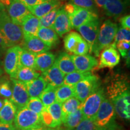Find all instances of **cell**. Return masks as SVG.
Listing matches in <instances>:
<instances>
[{"instance_id":"1","label":"cell","mask_w":130,"mask_h":130,"mask_svg":"<svg viewBox=\"0 0 130 130\" xmlns=\"http://www.w3.org/2000/svg\"><path fill=\"white\" fill-rule=\"evenodd\" d=\"M0 34L7 48L19 45L23 42L21 27L13 22L3 4L0 6Z\"/></svg>"},{"instance_id":"2","label":"cell","mask_w":130,"mask_h":130,"mask_svg":"<svg viewBox=\"0 0 130 130\" xmlns=\"http://www.w3.org/2000/svg\"><path fill=\"white\" fill-rule=\"evenodd\" d=\"M116 117L113 103L110 99L105 98L93 119L96 129H116Z\"/></svg>"},{"instance_id":"3","label":"cell","mask_w":130,"mask_h":130,"mask_svg":"<svg viewBox=\"0 0 130 130\" xmlns=\"http://www.w3.org/2000/svg\"><path fill=\"white\" fill-rule=\"evenodd\" d=\"M118 29V25L113 21L110 19L104 21L99 30L92 53L98 57L104 49L113 44Z\"/></svg>"},{"instance_id":"4","label":"cell","mask_w":130,"mask_h":130,"mask_svg":"<svg viewBox=\"0 0 130 130\" xmlns=\"http://www.w3.org/2000/svg\"><path fill=\"white\" fill-rule=\"evenodd\" d=\"M13 123L17 130H31L43 126L39 115L26 107L17 110Z\"/></svg>"},{"instance_id":"5","label":"cell","mask_w":130,"mask_h":130,"mask_svg":"<svg viewBox=\"0 0 130 130\" xmlns=\"http://www.w3.org/2000/svg\"><path fill=\"white\" fill-rule=\"evenodd\" d=\"M106 98L104 89L100 87L83 102L81 108L84 118L93 119L102 102Z\"/></svg>"},{"instance_id":"6","label":"cell","mask_w":130,"mask_h":130,"mask_svg":"<svg viewBox=\"0 0 130 130\" xmlns=\"http://www.w3.org/2000/svg\"><path fill=\"white\" fill-rule=\"evenodd\" d=\"M101 87L98 77L91 74L79 81L74 86V97L83 103L89 96Z\"/></svg>"},{"instance_id":"7","label":"cell","mask_w":130,"mask_h":130,"mask_svg":"<svg viewBox=\"0 0 130 130\" xmlns=\"http://www.w3.org/2000/svg\"><path fill=\"white\" fill-rule=\"evenodd\" d=\"M100 24L99 18H97L86 22L77 28L81 37L87 42L90 53H92L96 40L98 34L100 30Z\"/></svg>"},{"instance_id":"8","label":"cell","mask_w":130,"mask_h":130,"mask_svg":"<svg viewBox=\"0 0 130 130\" xmlns=\"http://www.w3.org/2000/svg\"><path fill=\"white\" fill-rule=\"evenodd\" d=\"M21 49L22 47L20 45H14L9 47L6 51L3 66L5 72L9 75L11 78L14 77L19 68V55Z\"/></svg>"},{"instance_id":"9","label":"cell","mask_w":130,"mask_h":130,"mask_svg":"<svg viewBox=\"0 0 130 130\" xmlns=\"http://www.w3.org/2000/svg\"><path fill=\"white\" fill-rule=\"evenodd\" d=\"M11 81L13 85L12 95L9 100L15 105L17 110L25 107L30 98L25 83L13 78H11Z\"/></svg>"},{"instance_id":"10","label":"cell","mask_w":130,"mask_h":130,"mask_svg":"<svg viewBox=\"0 0 130 130\" xmlns=\"http://www.w3.org/2000/svg\"><path fill=\"white\" fill-rule=\"evenodd\" d=\"M100 61L97 66V69L102 68H113L120 62V54L117 50L116 44L113 43L107 48L104 49L100 53Z\"/></svg>"},{"instance_id":"11","label":"cell","mask_w":130,"mask_h":130,"mask_svg":"<svg viewBox=\"0 0 130 130\" xmlns=\"http://www.w3.org/2000/svg\"><path fill=\"white\" fill-rule=\"evenodd\" d=\"M7 13L13 22L19 26L26 16L31 13L27 6L20 0H10Z\"/></svg>"},{"instance_id":"12","label":"cell","mask_w":130,"mask_h":130,"mask_svg":"<svg viewBox=\"0 0 130 130\" xmlns=\"http://www.w3.org/2000/svg\"><path fill=\"white\" fill-rule=\"evenodd\" d=\"M111 101L113 103L116 115L126 120L130 118V92H125L121 95L113 98Z\"/></svg>"},{"instance_id":"13","label":"cell","mask_w":130,"mask_h":130,"mask_svg":"<svg viewBox=\"0 0 130 130\" xmlns=\"http://www.w3.org/2000/svg\"><path fill=\"white\" fill-rule=\"evenodd\" d=\"M107 94L110 100L129 91V81L123 76L116 75L109 82L107 87Z\"/></svg>"},{"instance_id":"14","label":"cell","mask_w":130,"mask_h":130,"mask_svg":"<svg viewBox=\"0 0 130 130\" xmlns=\"http://www.w3.org/2000/svg\"><path fill=\"white\" fill-rule=\"evenodd\" d=\"M76 70L81 72H90L94 68H96L98 64V61L95 57L89 54L78 56H71Z\"/></svg>"},{"instance_id":"15","label":"cell","mask_w":130,"mask_h":130,"mask_svg":"<svg viewBox=\"0 0 130 130\" xmlns=\"http://www.w3.org/2000/svg\"><path fill=\"white\" fill-rule=\"evenodd\" d=\"M22 48L37 55L48 51L51 48L45 44L37 36H24Z\"/></svg>"},{"instance_id":"16","label":"cell","mask_w":130,"mask_h":130,"mask_svg":"<svg viewBox=\"0 0 130 130\" xmlns=\"http://www.w3.org/2000/svg\"><path fill=\"white\" fill-rule=\"evenodd\" d=\"M129 0H107L103 9L108 17L118 18L125 12Z\"/></svg>"},{"instance_id":"17","label":"cell","mask_w":130,"mask_h":130,"mask_svg":"<svg viewBox=\"0 0 130 130\" xmlns=\"http://www.w3.org/2000/svg\"><path fill=\"white\" fill-rule=\"evenodd\" d=\"M51 28L60 37L69 32L72 29L69 16L63 10V7L60 10Z\"/></svg>"},{"instance_id":"18","label":"cell","mask_w":130,"mask_h":130,"mask_svg":"<svg viewBox=\"0 0 130 130\" xmlns=\"http://www.w3.org/2000/svg\"><path fill=\"white\" fill-rule=\"evenodd\" d=\"M98 18L97 13L90 10L79 7L77 12L69 16L72 28L77 29L88 21Z\"/></svg>"},{"instance_id":"19","label":"cell","mask_w":130,"mask_h":130,"mask_svg":"<svg viewBox=\"0 0 130 130\" xmlns=\"http://www.w3.org/2000/svg\"><path fill=\"white\" fill-rule=\"evenodd\" d=\"M64 75L54 62L51 68L42 72L41 76L44 78L47 84H50L57 88L63 84Z\"/></svg>"},{"instance_id":"20","label":"cell","mask_w":130,"mask_h":130,"mask_svg":"<svg viewBox=\"0 0 130 130\" xmlns=\"http://www.w3.org/2000/svg\"><path fill=\"white\" fill-rule=\"evenodd\" d=\"M62 4L61 0H48L37 6L27 8L31 13L40 19L55 8L62 7Z\"/></svg>"},{"instance_id":"21","label":"cell","mask_w":130,"mask_h":130,"mask_svg":"<svg viewBox=\"0 0 130 130\" xmlns=\"http://www.w3.org/2000/svg\"><path fill=\"white\" fill-rule=\"evenodd\" d=\"M56 56L53 53L46 51L36 55L35 69L38 72H43L54 64Z\"/></svg>"},{"instance_id":"22","label":"cell","mask_w":130,"mask_h":130,"mask_svg":"<svg viewBox=\"0 0 130 130\" xmlns=\"http://www.w3.org/2000/svg\"><path fill=\"white\" fill-rule=\"evenodd\" d=\"M17 108L9 99H4L2 108L0 109V122L13 124Z\"/></svg>"},{"instance_id":"23","label":"cell","mask_w":130,"mask_h":130,"mask_svg":"<svg viewBox=\"0 0 130 130\" xmlns=\"http://www.w3.org/2000/svg\"><path fill=\"white\" fill-rule=\"evenodd\" d=\"M24 36H36L39 29V19L31 13L24 18L21 25Z\"/></svg>"},{"instance_id":"24","label":"cell","mask_w":130,"mask_h":130,"mask_svg":"<svg viewBox=\"0 0 130 130\" xmlns=\"http://www.w3.org/2000/svg\"><path fill=\"white\" fill-rule=\"evenodd\" d=\"M55 63L64 75L77 71L71 55L65 52H62L58 55L55 60Z\"/></svg>"},{"instance_id":"25","label":"cell","mask_w":130,"mask_h":130,"mask_svg":"<svg viewBox=\"0 0 130 130\" xmlns=\"http://www.w3.org/2000/svg\"><path fill=\"white\" fill-rule=\"evenodd\" d=\"M36 36L50 48L56 46L59 42L58 35L51 28L40 27Z\"/></svg>"},{"instance_id":"26","label":"cell","mask_w":130,"mask_h":130,"mask_svg":"<svg viewBox=\"0 0 130 130\" xmlns=\"http://www.w3.org/2000/svg\"><path fill=\"white\" fill-rule=\"evenodd\" d=\"M25 84L30 97H39L47 86L46 82L41 75Z\"/></svg>"},{"instance_id":"27","label":"cell","mask_w":130,"mask_h":130,"mask_svg":"<svg viewBox=\"0 0 130 130\" xmlns=\"http://www.w3.org/2000/svg\"><path fill=\"white\" fill-rule=\"evenodd\" d=\"M40 76V73L31 68L19 66L17 72L14 75L13 79H17L24 83L33 80Z\"/></svg>"},{"instance_id":"28","label":"cell","mask_w":130,"mask_h":130,"mask_svg":"<svg viewBox=\"0 0 130 130\" xmlns=\"http://www.w3.org/2000/svg\"><path fill=\"white\" fill-rule=\"evenodd\" d=\"M84 119L81 108H79L74 113L66 115L62 119V123L66 130H73Z\"/></svg>"},{"instance_id":"29","label":"cell","mask_w":130,"mask_h":130,"mask_svg":"<svg viewBox=\"0 0 130 130\" xmlns=\"http://www.w3.org/2000/svg\"><path fill=\"white\" fill-rule=\"evenodd\" d=\"M56 87L47 84L44 90L39 96L40 100L45 107H48L56 102Z\"/></svg>"},{"instance_id":"30","label":"cell","mask_w":130,"mask_h":130,"mask_svg":"<svg viewBox=\"0 0 130 130\" xmlns=\"http://www.w3.org/2000/svg\"><path fill=\"white\" fill-rule=\"evenodd\" d=\"M82 37L77 32L71 31L64 37V46L65 50L69 53H74L78 42Z\"/></svg>"},{"instance_id":"31","label":"cell","mask_w":130,"mask_h":130,"mask_svg":"<svg viewBox=\"0 0 130 130\" xmlns=\"http://www.w3.org/2000/svg\"><path fill=\"white\" fill-rule=\"evenodd\" d=\"M82 102L79 101L75 97H72L65 101L61 104V110H62V119L66 115L70 113H74L81 108Z\"/></svg>"},{"instance_id":"32","label":"cell","mask_w":130,"mask_h":130,"mask_svg":"<svg viewBox=\"0 0 130 130\" xmlns=\"http://www.w3.org/2000/svg\"><path fill=\"white\" fill-rule=\"evenodd\" d=\"M74 87L63 84L56 89V101L62 104L65 101L74 97Z\"/></svg>"},{"instance_id":"33","label":"cell","mask_w":130,"mask_h":130,"mask_svg":"<svg viewBox=\"0 0 130 130\" xmlns=\"http://www.w3.org/2000/svg\"><path fill=\"white\" fill-rule=\"evenodd\" d=\"M36 57V55L35 54L22 48L19 55V66L35 69Z\"/></svg>"},{"instance_id":"34","label":"cell","mask_w":130,"mask_h":130,"mask_svg":"<svg viewBox=\"0 0 130 130\" xmlns=\"http://www.w3.org/2000/svg\"><path fill=\"white\" fill-rule=\"evenodd\" d=\"M92 74L90 72H81L79 71H75L64 75L63 84L74 87L79 81L82 80L84 78Z\"/></svg>"},{"instance_id":"35","label":"cell","mask_w":130,"mask_h":130,"mask_svg":"<svg viewBox=\"0 0 130 130\" xmlns=\"http://www.w3.org/2000/svg\"><path fill=\"white\" fill-rule=\"evenodd\" d=\"M53 118L54 121L56 123L57 127L61 126L62 124V110H61V104L58 102H55L50 106L46 107Z\"/></svg>"},{"instance_id":"36","label":"cell","mask_w":130,"mask_h":130,"mask_svg":"<svg viewBox=\"0 0 130 130\" xmlns=\"http://www.w3.org/2000/svg\"><path fill=\"white\" fill-rule=\"evenodd\" d=\"M63 7V6H62ZM62 7L55 8L48 13L45 14L43 17L39 19V27H45V28H51L53 25L56 18L60 10Z\"/></svg>"},{"instance_id":"37","label":"cell","mask_w":130,"mask_h":130,"mask_svg":"<svg viewBox=\"0 0 130 130\" xmlns=\"http://www.w3.org/2000/svg\"><path fill=\"white\" fill-rule=\"evenodd\" d=\"M12 84L10 81H9L7 78H0V96L9 100L12 96Z\"/></svg>"},{"instance_id":"38","label":"cell","mask_w":130,"mask_h":130,"mask_svg":"<svg viewBox=\"0 0 130 130\" xmlns=\"http://www.w3.org/2000/svg\"><path fill=\"white\" fill-rule=\"evenodd\" d=\"M25 107L39 116L42 110L45 108L43 103L39 97H30Z\"/></svg>"},{"instance_id":"39","label":"cell","mask_w":130,"mask_h":130,"mask_svg":"<svg viewBox=\"0 0 130 130\" xmlns=\"http://www.w3.org/2000/svg\"><path fill=\"white\" fill-rule=\"evenodd\" d=\"M69 2L78 7L90 10L95 13L97 11V7L94 0H69Z\"/></svg>"},{"instance_id":"40","label":"cell","mask_w":130,"mask_h":130,"mask_svg":"<svg viewBox=\"0 0 130 130\" xmlns=\"http://www.w3.org/2000/svg\"><path fill=\"white\" fill-rule=\"evenodd\" d=\"M40 117L43 125L50 128H57L56 123H55L53 120V118H52L51 115L49 113L46 107H45L42 110L40 115Z\"/></svg>"},{"instance_id":"41","label":"cell","mask_w":130,"mask_h":130,"mask_svg":"<svg viewBox=\"0 0 130 130\" xmlns=\"http://www.w3.org/2000/svg\"><path fill=\"white\" fill-rule=\"evenodd\" d=\"M127 41L130 42V30L122 27L118 29L113 43L116 44L119 42Z\"/></svg>"},{"instance_id":"42","label":"cell","mask_w":130,"mask_h":130,"mask_svg":"<svg viewBox=\"0 0 130 130\" xmlns=\"http://www.w3.org/2000/svg\"><path fill=\"white\" fill-rule=\"evenodd\" d=\"M73 130H96L93 119L84 118Z\"/></svg>"},{"instance_id":"43","label":"cell","mask_w":130,"mask_h":130,"mask_svg":"<svg viewBox=\"0 0 130 130\" xmlns=\"http://www.w3.org/2000/svg\"><path fill=\"white\" fill-rule=\"evenodd\" d=\"M89 52V48L88 45H87V42L82 38L78 43L74 54L75 55H78V56H82V55L87 54Z\"/></svg>"},{"instance_id":"44","label":"cell","mask_w":130,"mask_h":130,"mask_svg":"<svg viewBox=\"0 0 130 130\" xmlns=\"http://www.w3.org/2000/svg\"><path fill=\"white\" fill-rule=\"evenodd\" d=\"M116 49H118L119 53L123 58H125L128 53L129 52L130 42L121 41L116 43Z\"/></svg>"},{"instance_id":"45","label":"cell","mask_w":130,"mask_h":130,"mask_svg":"<svg viewBox=\"0 0 130 130\" xmlns=\"http://www.w3.org/2000/svg\"><path fill=\"white\" fill-rule=\"evenodd\" d=\"M79 7L75 6L72 3L68 2L64 4V6H63V9L67 13V14L69 16L72 15L75 13L77 12V10L79 9Z\"/></svg>"},{"instance_id":"46","label":"cell","mask_w":130,"mask_h":130,"mask_svg":"<svg viewBox=\"0 0 130 130\" xmlns=\"http://www.w3.org/2000/svg\"><path fill=\"white\" fill-rule=\"evenodd\" d=\"M20 1L27 7H30L37 6L48 0H20Z\"/></svg>"},{"instance_id":"47","label":"cell","mask_w":130,"mask_h":130,"mask_svg":"<svg viewBox=\"0 0 130 130\" xmlns=\"http://www.w3.org/2000/svg\"><path fill=\"white\" fill-rule=\"evenodd\" d=\"M120 23H121V27L126 29H130V15L123 16L120 19Z\"/></svg>"},{"instance_id":"48","label":"cell","mask_w":130,"mask_h":130,"mask_svg":"<svg viewBox=\"0 0 130 130\" xmlns=\"http://www.w3.org/2000/svg\"><path fill=\"white\" fill-rule=\"evenodd\" d=\"M0 130H16V128L13 124L0 122Z\"/></svg>"},{"instance_id":"49","label":"cell","mask_w":130,"mask_h":130,"mask_svg":"<svg viewBox=\"0 0 130 130\" xmlns=\"http://www.w3.org/2000/svg\"><path fill=\"white\" fill-rule=\"evenodd\" d=\"M7 47L6 46V43H5L4 40L3 39L2 36L0 34V50L3 51H5Z\"/></svg>"},{"instance_id":"50","label":"cell","mask_w":130,"mask_h":130,"mask_svg":"<svg viewBox=\"0 0 130 130\" xmlns=\"http://www.w3.org/2000/svg\"><path fill=\"white\" fill-rule=\"evenodd\" d=\"M96 7L100 8H103L106 3L107 0H94Z\"/></svg>"},{"instance_id":"51","label":"cell","mask_w":130,"mask_h":130,"mask_svg":"<svg viewBox=\"0 0 130 130\" xmlns=\"http://www.w3.org/2000/svg\"><path fill=\"white\" fill-rule=\"evenodd\" d=\"M31 130H50V128H48V127H46V126L43 125V126H39V127H37V128H34V129H31Z\"/></svg>"},{"instance_id":"52","label":"cell","mask_w":130,"mask_h":130,"mask_svg":"<svg viewBox=\"0 0 130 130\" xmlns=\"http://www.w3.org/2000/svg\"><path fill=\"white\" fill-rule=\"evenodd\" d=\"M129 54H130V51L128 53L127 56H126V58H125L126 59V64H127V65L128 66V67H129V59H130Z\"/></svg>"},{"instance_id":"53","label":"cell","mask_w":130,"mask_h":130,"mask_svg":"<svg viewBox=\"0 0 130 130\" xmlns=\"http://www.w3.org/2000/svg\"><path fill=\"white\" fill-rule=\"evenodd\" d=\"M4 51H1V50H0V68H1V65L3 64V62H2V57H3V54H4Z\"/></svg>"},{"instance_id":"54","label":"cell","mask_w":130,"mask_h":130,"mask_svg":"<svg viewBox=\"0 0 130 130\" xmlns=\"http://www.w3.org/2000/svg\"><path fill=\"white\" fill-rule=\"evenodd\" d=\"M50 130H65L64 128L61 127V126H58V127L55 128H50Z\"/></svg>"},{"instance_id":"55","label":"cell","mask_w":130,"mask_h":130,"mask_svg":"<svg viewBox=\"0 0 130 130\" xmlns=\"http://www.w3.org/2000/svg\"><path fill=\"white\" fill-rule=\"evenodd\" d=\"M3 104H4V100H3L2 99L0 98V109H1V108H2L3 105Z\"/></svg>"},{"instance_id":"56","label":"cell","mask_w":130,"mask_h":130,"mask_svg":"<svg viewBox=\"0 0 130 130\" xmlns=\"http://www.w3.org/2000/svg\"><path fill=\"white\" fill-rule=\"evenodd\" d=\"M1 1H3V3H4V4H9V1H10V0H1Z\"/></svg>"},{"instance_id":"57","label":"cell","mask_w":130,"mask_h":130,"mask_svg":"<svg viewBox=\"0 0 130 130\" xmlns=\"http://www.w3.org/2000/svg\"><path fill=\"white\" fill-rule=\"evenodd\" d=\"M2 74H3V70H2V69H1V68H0V77H1Z\"/></svg>"},{"instance_id":"58","label":"cell","mask_w":130,"mask_h":130,"mask_svg":"<svg viewBox=\"0 0 130 130\" xmlns=\"http://www.w3.org/2000/svg\"><path fill=\"white\" fill-rule=\"evenodd\" d=\"M96 130H116V129H100Z\"/></svg>"},{"instance_id":"59","label":"cell","mask_w":130,"mask_h":130,"mask_svg":"<svg viewBox=\"0 0 130 130\" xmlns=\"http://www.w3.org/2000/svg\"><path fill=\"white\" fill-rule=\"evenodd\" d=\"M1 4H2V3H1V2H0V6H1Z\"/></svg>"}]
</instances>
